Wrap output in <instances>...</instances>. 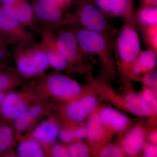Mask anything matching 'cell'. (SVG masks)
I'll use <instances>...</instances> for the list:
<instances>
[{"label": "cell", "mask_w": 157, "mask_h": 157, "mask_svg": "<svg viewBox=\"0 0 157 157\" xmlns=\"http://www.w3.org/2000/svg\"><path fill=\"white\" fill-rule=\"evenodd\" d=\"M14 85V78L9 71L0 65V90L7 93Z\"/></svg>", "instance_id": "23"}, {"label": "cell", "mask_w": 157, "mask_h": 157, "mask_svg": "<svg viewBox=\"0 0 157 157\" xmlns=\"http://www.w3.org/2000/svg\"><path fill=\"white\" fill-rule=\"evenodd\" d=\"M64 10L67 8L73 0H54Z\"/></svg>", "instance_id": "36"}, {"label": "cell", "mask_w": 157, "mask_h": 157, "mask_svg": "<svg viewBox=\"0 0 157 157\" xmlns=\"http://www.w3.org/2000/svg\"><path fill=\"white\" fill-rule=\"evenodd\" d=\"M67 151L69 156L71 157H87L90 156L88 148L84 144L78 142L70 145Z\"/></svg>", "instance_id": "24"}, {"label": "cell", "mask_w": 157, "mask_h": 157, "mask_svg": "<svg viewBox=\"0 0 157 157\" xmlns=\"http://www.w3.org/2000/svg\"><path fill=\"white\" fill-rule=\"evenodd\" d=\"M0 33L8 42L22 41L29 38L21 24L6 15L0 8Z\"/></svg>", "instance_id": "9"}, {"label": "cell", "mask_w": 157, "mask_h": 157, "mask_svg": "<svg viewBox=\"0 0 157 157\" xmlns=\"http://www.w3.org/2000/svg\"><path fill=\"white\" fill-rule=\"evenodd\" d=\"M7 94V93L0 90V104L2 102Z\"/></svg>", "instance_id": "40"}, {"label": "cell", "mask_w": 157, "mask_h": 157, "mask_svg": "<svg viewBox=\"0 0 157 157\" xmlns=\"http://www.w3.org/2000/svg\"><path fill=\"white\" fill-rule=\"evenodd\" d=\"M142 97L144 100L148 104L149 107H152L155 112H156L157 109V96L154 94L151 90L146 89L142 92Z\"/></svg>", "instance_id": "29"}, {"label": "cell", "mask_w": 157, "mask_h": 157, "mask_svg": "<svg viewBox=\"0 0 157 157\" xmlns=\"http://www.w3.org/2000/svg\"><path fill=\"white\" fill-rule=\"evenodd\" d=\"M59 128L53 121L48 120L40 124L34 130L33 136L39 143L49 145L53 143L58 136Z\"/></svg>", "instance_id": "14"}, {"label": "cell", "mask_w": 157, "mask_h": 157, "mask_svg": "<svg viewBox=\"0 0 157 157\" xmlns=\"http://www.w3.org/2000/svg\"><path fill=\"white\" fill-rule=\"evenodd\" d=\"M75 139L82 140L86 137V128L83 127H78L73 132Z\"/></svg>", "instance_id": "35"}, {"label": "cell", "mask_w": 157, "mask_h": 157, "mask_svg": "<svg viewBox=\"0 0 157 157\" xmlns=\"http://www.w3.org/2000/svg\"><path fill=\"white\" fill-rule=\"evenodd\" d=\"M43 36L42 46L46 52L49 65L57 70H66L69 64L57 48L55 37L50 34H46Z\"/></svg>", "instance_id": "10"}, {"label": "cell", "mask_w": 157, "mask_h": 157, "mask_svg": "<svg viewBox=\"0 0 157 157\" xmlns=\"http://www.w3.org/2000/svg\"><path fill=\"white\" fill-rule=\"evenodd\" d=\"M18 49L16 57L17 71L25 77H30L41 74L49 66L48 58L43 46L28 45Z\"/></svg>", "instance_id": "3"}, {"label": "cell", "mask_w": 157, "mask_h": 157, "mask_svg": "<svg viewBox=\"0 0 157 157\" xmlns=\"http://www.w3.org/2000/svg\"><path fill=\"white\" fill-rule=\"evenodd\" d=\"M141 29L144 39L148 49L157 52V24Z\"/></svg>", "instance_id": "22"}, {"label": "cell", "mask_w": 157, "mask_h": 157, "mask_svg": "<svg viewBox=\"0 0 157 157\" xmlns=\"http://www.w3.org/2000/svg\"><path fill=\"white\" fill-rule=\"evenodd\" d=\"M8 41L0 33V64L6 60L9 55L7 45L8 44Z\"/></svg>", "instance_id": "30"}, {"label": "cell", "mask_w": 157, "mask_h": 157, "mask_svg": "<svg viewBox=\"0 0 157 157\" xmlns=\"http://www.w3.org/2000/svg\"><path fill=\"white\" fill-rule=\"evenodd\" d=\"M75 18L80 27L96 33H111L107 15L96 6L92 0H76Z\"/></svg>", "instance_id": "2"}, {"label": "cell", "mask_w": 157, "mask_h": 157, "mask_svg": "<svg viewBox=\"0 0 157 157\" xmlns=\"http://www.w3.org/2000/svg\"><path fill=\"white\" fill-rule=\"evenodd\" d=\"M145 134L140 127L132 129L124 138L122 146L125 152L129 155H135L139 153L143 147Z\"/></svg>", "instance_id": "13"}, {"label": "cell", "mask_w": 157, "mask_h": 157, "mask_svg": "<svg viewBox=\"0 0 157 157\" xmlns=\"http://www.w3.org/2000/svg\"><path fill=\"white\" fill-rule=\"evenodd\" d=\"M80 101L87 115L91 114L98 106L97 99L93 96H85Z\"/></svg>", "instance_id": "28"}, {"label": "cell", "mask_w": 157, "mask_h": 157, "mask_svg": "<svg viewBox=\"0 0 157 157\" xmlns=\"http://www.w3.org/2000/svg\"><path fill=\"white\" fill-rule=\"evenodd\" d=\"M149 140L151 141L152 143L155 144L157 143V134L156 132H153L151 133L149 136Z\"/></svg>", "instance_id": "38"}, {"label": "cell", "mask_w": 157, "mask_h": 157, "mask_svg": "<svg viewBox=\"0 0 157 157\" xmlns=\"http://www.w3.org/2000/svg\"><path fill=\"white\" fill-rule=\"evenodd\" d=\"M18 155L21 157H43L45 153L39 142L35 139L22 141L17 148Z\"/></svg>", "instance_id": "19"}, {"label": "cell", "mask_w": 157, "mask_h": 157, "mask_svg": "<svg viewBox=\"0 0 157 157\" xmlns=\"http://www.w3.org/2000/svg\"><path fill=\"white\" fill-rule=\"evenodd\" d=\"M143 82L147 86L151 88L154 94L157 96V70H153L143 76Z\"/></svg>", "instance_id": "27"}, {"label": "cell", "mask_w": 157, "mask_h": 157, "mask_svg": "<svg viewBox=\"0 0 157 157\" xmlns=\"http://www.w3.org/2000/svg\"><path fill=\"white\" fill-rule=\"evenodd\" d=\"M1 9L5 14L20 24H29L33 18L34 12L32 7L23 1H18L12 5H4Z\"/></svg>", "instance_id": "12"}, {"label": "cell", "mask_w": 157, "mask_h": 157, "mask_svg": "<svg viewBox=\"0 0 157 157\" xmlns=\"http://www.w3.org/2000/svg\"><path fill=\"white\" fill-rule=\"evenodd\" d=\"M1 2L4 5H12L16 3L18 0H1Z\"/></svg>", "instance_id": "39"}, {"label": "cell", "mask_w": 157, "mask_h": 157, "mask_svg": "<svg viewBox=\"0 0 157 157\" xmlns=\"http://www.w3.org/2000/svg\"><path fill=\"white\" fill-rule=\"evenodd\" d=\"M28 111L31 117L34 120L42 113L43 108L41 106L36 105L31 107L29 109H28Z\"/></svg>", "instance_id": "33"}, {"label": "cell", "mask_w": 157, "mask_h": 157, "mask_svg": "<svg viewBox=\"0 0 157 157\" xmlns=\"http://www.w3.org/2000/svg\"><path fill=\"white\" fill-rule=\"evenodd\" d=\"M33 120L29 114L28 111L21 113L15 119L14 123V128L15 130L18 132L25 131L30 125Z\"/></svg>", "instance_id": "25"}, {"label": "cell", "mask_w": 157, "mask_h": 157, "mask_svg": "<svg viewBox=\"0 0 157 157\" xmlns=\"http://www.w3.org/2000/svg\"><path fill=\"white\" fill-rule=\"evenodd\" d=\"M46 84L51 94L61 99L76 98L82 90L81 86L77 82L61 74H53L49 76Z\"/></svg>", "instance_id": "5"}, {"label": "cell", "mask_w": 157, "mask_h": 157, "mask_svg": "<svg viewBox=\"0 0 157 157\" xmlns=\"http://www.w3.org/2000/svg\"><path fill=\"white\" fill-rule=\"evenodd\" d=\"M99 155L101 157H121L124 156V154L118 147L111 144L103 148Z\"/></svg>", "instance_id": "26"}, {"label": "cell", "mask_w": 157, "mask_h": 157, "mask_svg": "<svg viewBox=\"0 0 157 157\" xmlns=\"http://www.w3.org/2000/svg\"><path fill=\"white\" fill-rule=\"evenodd\" d=\"M67 113L71 120L77 123L83 121L87 116L80 100L73 101L69 104L67 107Z\"/></svg>", "instance_id": "21"}, {"label": "cell", "mask_w": 157, "mask_h": 157, "mask_svg": "<svg viewBox=\"0 0 157 157\" xmlns=\"http://www.w3.org/2000/svg\"><path fill=\"white\" fill-rule=\"evenodd\" d=\"M28 109L27 104L21 96L9 93L0 104V121L6 123V121L15 120Z\"/></svg>", "instance_id": "8"}, {"label": "cell", "mask_w": 157, "mask_h": 157, "mask_svg": "<svg viewBox=\"0 0 157 157\" xmlns=\"http://www.w3.org/2000/svg\"><path fill=\"white\" fill-rule=\"evenodd\" d=\"M115 40L114 51L120 66L130 73L132 65L142 51L137 29L136 17L124 20Z\"/></svg>", "instance_id": "1"}, {"label": "cell", "mask_w": 157, "mask_h": 157, "mask_svg": "<svg viewBox=\"0 0 157 157\" xmlns=\"http://www.w3.org/2000/svg\"><path fill=\"white\" fill-rule=\"evenodd\" d=\"M13 141L11 128L0 121V156L5 155L11 149Z\"/></svg>", "instance_id": "20"}, {"label": "cell", "mask_w": 157, "mask_h": 157, "mask_svg": "<svg viewBox=\"0 0 157 157\" xmlns=\"http://www.w3.org/2000/svg\"><path fill=\"white\" fill-rule=\"evenodd\" d=\"M58 136L60 140L65 143H70L75 139L73 132L67 129H63L59 132Z\"/></svg>", "instance_id": "32"}, {"label": "cell", "mask_w": 157, "mask_h": 157, "mask_svg": "<svg viewBox=\"0 0 157 157\" xmlns=\"http://www.w3.org/2000/svg\"><path fill=\"white\" fill-rule=\"evenodd\" d=\"M52 156L55 157H68L69 156L67 149L60 144H56L52 147L51 151Z\"/></svg>", "instance_id": "31"}, {"label": "cell", "mask_w": 157, "mask_h": 157, "mask_svg": "<svg viewBox=\"0 0 157 157\" xmlns=\"http://www.w3.org/2000/svg\"><path fill=\"white\" fill-rule=\"evenodd\" d=\"M55 40L59 51L69 64L80 63L85 55L78 44L75 31L62 30L55 37Z\"/></svg>", "instance_id": "4"}, {"label": "cell", "mask_w": 157, "mask_h": 157, "mask_svg": "<svg viewBox=\"0 0 157 157\" xmlns=\"http://www.w3.org/2000/svg\"><path fill=\"white\" fill-rule=\"evenodd\" d=\"M144 155L147 157H156L157 147L156 145L151 144L147 145L144 151Z\"/></svg>", "instance_id": "34"}, {"label": "cell", "mask_w": 157, "mask_h": 157, "mask_svg": "<svg viewBox=\"0 0 157 157\" xmlns=\"http://www.w3.org/2000/svg\"><path fill=\"white\" fill-rule=\"evenodd\" d=\"M136 20L140 29L157 24V6H139L136 11Z\"/></svg>", "instance_id": "17"}, {"label": "cell", "mask_w": 157, "mask_h": 157, "mask_svg": "<svg viewBox=\"0 0 157 157\" xmlns=\"http://www.w3.org/2000/svg\"><path fill=\"white\" fill-rule=\"evenodd\" d=\"M1 64H0V65H1Z\"/></svg>", "instance_id": "41"}, {"label": "cell", "mask_w": 157, "mask_h": 157, "mask_svg": "<svg viewBox=\"0 0 157 157\" xmlns=\"http://www.w3.org/2000/svg\"><path fill=\"white\" fill-rule=\"evenodd\" d=\"M107 16L124 20L136 16L134 0H92Z\"/></svg>", "instance_id": "6"}, {"label": "cell", "mask_w": 157, "mask_h": 157, "mask_svg": "<svg viewBox=\"0 0 157 157\" xmlns=\"http://www.w3.org/2000/svg\"><path fill=\"white\" fill-rule=\"evenodd\" d=\"M64 11L54 0H38L35 6L36 17L39 21L51 25L63 22Z\"/></svg>", "instance_id": "7"}, {"label": "cell", "mask_w": 157, "mask_h": 157, "mask_svg": "<svg viewBox=\"0 0 157 157\" xmlns=\"http://www.w3.org/2000/svg\"><path fill=\"white\" fill-rule=\"evenodd\" d=\"M140 6H157V0H139Z\"/></svg>", "instance_id": "37"}, {"label": "cell", "mask_w": 157, "mask_h": 157, "mask_svg": "<svg viewBox=\"0 0 157 157\" xmlns=\"http://www.w3.org/2000/svg\"><path fill=\"white\" fill-rule=\"evenodd\" d=\"M126 107L133 114L146 116L151 113V109L142 96L134 93H129L125 98Z\"/></svg>", "instance_id": "16"}, {"label": "cell", "mask_w": 157, "mask_h": 157, "mask_svg": "<svg viewBox=\"0 0 157 157\" xmlns=\"http://www.w3.org/2000/svg\"><path fill=\"white\" fill-rule=\"evenodd\" d=\"M104 125L100 114H91L87 120L86 137L93 141L101 140L104 134Z\"/></svg>", "instance_id": "18"}, {"label": "cell", "mask_w": 157, "mask_h": 157, "mask_svg": "<svg viewBox=\"0 0 157 157\" xmlns=\"http://www.w3.org/2000/svg\"><path fill=\"white\" fill-rule=\"evenodd\" d=\"M100 115L104 125L117 132L123 131L128 124V118L126 116L113 108H104Z\"/></svg>", "instance_id": "15"}, {"label": "cell", "mask_w": 157, "mask_h": 157, "mask_svg": "<svg viewBox=\"0 0 157 157\" xmlns=\"http://www.w3.org/2000/svg\"><path fill=\"white\" fill-rule=\"evenodd\" d=\"M156 64V52L151 49L142 50L132 64L129 74L135 76H144L154 70Z\"/></svg>", "instance_id": "11"}]
</instances>
